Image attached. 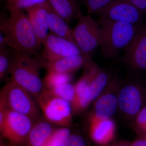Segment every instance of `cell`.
Here are the masks:
<instances>
[{
	"instance_id": "6da1fadb",
	"label": "cell",
	"mask_w": 146,
	"mask_h": 146,
	"mask_svg": "<svg viewBox=\"0 0 146 146\" xmlns=\"http://www.w3.org/2000/svg\"><path fill=\"white\" fill-rule=\"evenodd\" d=\"M7 17L5 11L1 16V33L5 35L9 47L14 51L29 55L39 56L42 44L36 36L27 15L23 11L9 10Z\"/></svg>"
},
{
	"instance_id": "7a4b0ae2",
	"label": "cell",
	"mask_w": 146,
	"mask_h": 146,
	"mask_svg": "<svg viewBox=\"0 0 146 146\" xmlns=\"http://www.w3.org/2000/svg\"><path fill=\"white\" fill-rule=\"evenodd\" d=\"M40 56L13 51L9 69L11 80L22 86L36 98L44 89L40 76Z\"/></svg>"
},
{
	"instance_id": "3957f363",
	"label": "cell",
	"mask_w": 146,
	"mask_h": 146,
	"mask_svg": "<svg viewBox=\"0 0 146 146\" xmlns=\"http://www.w3.org/2000/svg\"><path fill=\"white\" fill-rule=\"evenodd\" d=\"M98 21L104 33L100 53L108 59L117 57L120 51L126 48L143 25L111 21L102 17Z\"/></svg>"
},
{
	"instance_id": "277c9868",
	"label": "cell",
	"mask_w": 146,
	"mask_h": 146,
	"mask_svg": "<svg viewBox=\"0 0 146 146\" xmlns=\"http://www.w3.org/2000/svg\"><path fill=\"white\" fill-rule=\"evenodd\" d=\"M136 75L122 81L118 98V110L131 122L146 106V84Z\"/></svg>"
},
{
	"instance_id": "5b68a950",
	"label": "cell",
	"mask_w": 146,
	"mask_h": 146,
	"mask_svg": "<svg viewBox=\"0 0 146 146\" xmlns=\"http://www.w3.org/2000/svg\"><path fill=\"white\" fill-rule=\"evenodd\" d=\"M29 93L14 81L11 80L2 89L1 100L9 110L23 114L33 121L40 118V110Z\"/></svg>"
},
{
	"instance_id": "8992f818",
	"label": "cell",
	"mask_w": 146,
	"mask_h": 146,
	"mask_svg": "<svg viewBox=\"0 0 146 146\" xmlns=\"http://www.w3.org/2000/svg\"><path fill=\"white\" fill-rule=\"evenodd\" d=\"M72 29L74 42L82 53L91 55L104 41V33L99 21L91 15L82 14Z\"/></svg>"
},
{
	"instance_id": "52a82bcc",
	"label": "cell",
	"mask_w": 146,
	"mask_h": 146,
	"mask_svg": "<svg viewBox=\"0 0 146 146\" xmlns=\"http://www.w3.org/2000/svg\"><path fill=\"white\" fill-rule=\"evenodd\" d=\"M36 100L48 121L61 127L72 126L73 113L70 103L56 96L45 88Z\"/></svg>"
},
{
	"instance_id": "ba28073f",
	"label": "cell",
	"mask_w": 146,
	"mask_h": 146,
	"mask_svg": "<svg viewBox=\"0 0 146 146\" xmlns=\"http://www.w3.org/2000/svg\"><path fill=\"white\" fill-rule=\"evenodd\" d=\"M33 122L26 115L8 109L3 124L0 127L1 134L11 146H20L27 141Z\"/></svg>"
},
{
	"instance_id": "9c48e42d",
	"label": "cell",
	"mask_w": 146,
	"mask_h": 146,
	"mask_svg": "<svg viewBox=\"0 0 146 146\" xmlns=\"http://www.w3.org/2000/svg\"><path fill=\"white\" fill-rule=\"evenodd\" d=\"M119 75L112 76L106 87L94 101L90 117L105 120L112 119L118 110L119 91L122 82Z\"/></svg>"
},
{
	"instance_id": "30bf717a",
	"label": "cell",
	"mask_w": 146,
	"mask_h": 146,
	"mask_svg": "<svg viewBox=\"0 0 146 146\" xmlns=\"http://www.w3.org/2000/svg\"><path fill=\"white\" fill-rule=\"evenodd\" d=\"M123 62L135 75L146 72V23L142 25L125 49Z\"/></svg>"
},
{
	"instance_id": "8fae6325",
	"label": "cell",
	"mask_w": 146,
	"mask_h": 146,
	"mask_svg": "<svg viewBox=\"0 0 146 146\" xmlns=\"http://www.w3.org/2000/svg\"><path fill=\"white\" fill-rule=\"evenodd\" d=\"M42 45L43 49L39 56L42 60L46 61L83 54L75 43L51 32Z\"/></svg>"
},
{
	"instance_id": "7c38bea8",
	"label": "cell",
	"mask_w": 146,
	"mask_h": 146,
	"mask_svg": "<svg viewBox=\"0 0 146 146\" xmlns=\"http://www.w3.org/2000/svg\"><path fill=\"white\" fill-rule=\"evenodd\" d=\"M144 14L127 0H113L100 17L111 21L141 25Z\"/></svg>"
},
{
	"instance_id": "4fadbf2b",
	"label": "cell",
	"mask_w": 146,
	"mask_h": 146,
	"mask_svg": "<svg viewBox=\"0 0 146 146\" xmlns=\"http://www.w3.org/2000/svg\"><path fill=\"white\" fill-rule=\"evenodd\" d=\"M89 135L94 143L100 146H109L116 135V124L112 119L102 120L90 117Z\"/></svg>"
},
{
	"instance_id": "5bb4252c",
	"label": "cell",
	"mask_w": 146,
	"mask_h": 146,
	"mask_svg": "<svg viewBox=\"0 0 146 146\" xmlns=\"http://www.w3.org/2000/svg\"><path fill=\"white\" fill-rule=\"evenodd\" d=\"M91 55L84 54L67 56L52 61L42 60L41 68H44L48 72L72 74L83 67Z\"/></svg>"
},
{
	"instance_id": "9a60e30c",
	"label": "cell",
	"mask_w": 146,
	"mask_h": 146,
	"mask_svg": "<svg viewBox=\"0 0 146 146\" xmlns=\"http://www.w3.org/2000/svg\"><path fill=\"white\" fill-rule=\"evenodd\" d=\"M27 16L39 42L43 44L48 35L47 1L26 9Z\"/></svg>"
},
{
	"instance_id": "2e32d148",
	"label": "cell",
	"mask_w": 146,
	"mask_h": 146,
	"mask_svg": "<svg viewBox=\"0 0 146 146\" xmlns=\"http://www.w3.org/2000/svg\"><path fill=\"white\" fill-rule=\"evenodd\" d=\"M52 9L69 25L82 15L78 0H47Z\"/></svg>"
},
{
	"instance_id": "e0dca14e",
	"label": "cell",
	"mask_w": 146,
	"mask_h": 146,
	"mask_svg": "<svg viewBox=\"0 0 146 146\" xmlns=\"http://www.w3.org/2000/svg\"><path fill=\"white\" fill-rule=\"evenodd\" d=\"M83 71L80 78L74 84L75 95L73 101L82 98L84 97V93L86 87L95 78L99 72L101 67L91 56L86 60L83 65Z\"/></svg>"
},
{
	"instance_id": "ac0fdd59",
	"label": "cell",
	"mask_w": 146,
	"mask_h": 146,
	"mask_svg": "<svg viewBox=\"0 0 146 146\" xmlns=\"http://www.w3.org/2000/svg\"><path fill=\"white\" fill-rule=\"evenodd\" d=\"M48 11V25L51 33L75 43L73 35V30L68 24L56 13L47 1ZM76 44V43H75Z\"/></svg>"
},
{
	"instance_id": "d6986e66",
	"label": "cell",
	"mask_w": 146,
	"mask_h": 146,
	"mask_svg": "<svg viewBox=\"0 0 146 146\" xmlns=\"http://www.w3.org/2000/svg\"><path fill=\"white\" fill-rule=\"evenodd\" d=\"M112 76L110 71L101 68L93 81L85 89L84 96L86 100L90 103L94 101L107 86Z\"/></svg>"
},
{
	"instance_id": "ffe728a7",
	"label": "cell",
	"mask_w": 146,
	"mask_h": 146,
	"mask_svg": "<svg viewBox=\"0 0 146 146\" xmlns=\"http://www.w3.org/2000/svg\"><path fill=\"white\" fill-rule=\"evenodd\" d=\"M55 129L49 122H38L33 125L29 133L27 140L28 146H42L49 139Z\"/></svg>"
},
{
	"instance_id": "44dd1931",
	"label": "cell",
	"mask_w": 146,
	"mask_h": 146,
	"mask_svg": "<svg viewBox=\"0 0 146 146\" xmlns=\"http://www.w3.org/2000/svg\"><path fill=\"white\" fill-rule=\"evenodd\" d=\"M72 78L71 73H61L48 72L43 79L44 88L50 89L60 85L70 82Z\"/></svg>"
},
{
	"instance_id": "7402d4cb",
	"label": "cell",
	"mask_w": 146,
	"mask_h": 146,
	"mask_svg": "<svg viewBox=\"0 0 146 146\" xmlns=\"http://www.w3.org/2000/svg\"><path fill=\"white\" fill-rule=\"evenodd\" d=\"M69 127H61L56 129L49 139L42 146H64L71 135Z\"/></svg>"
},
{
	"instance_id": "603a6c76",
	"label": "cell",
	"mask_w": 146,
	"mask_h": 146,
	"mask_svg": "<svg viewBox=\"0 0 146 146\" xmlns=\"http://www.w3.org/2000/svg\"><path fill=\"white\" fill-rule=\"evenodd\" d=\"M47 89L56 96L65 100L70 103L72 102L74 97V84H71L70 83L65 84L51 89Z\"/></svg>"
},
{
	"instance_id": "cb8c5ba5",
	"label": "cell",
	"mask_w": 146,
	"mask_h": 146,
	"mask_svg": "<svg viewBox=\"0 0 146 146\" xmlns=\"http://www.w3.org/2000/svg\"><path fill=\"white\" fill-rule=\"evenodd\" d=\"M89 14L100 15L113 0H81Z\"/></svg>"
},
{
	"instance_id": "d4e9b609",
	"label": "cell",
	"mask_w": 146,
	"mask_h": 146,
	"mask_svg": "<svg viewBox=\"0 0 146 146\" xmlns=\"http://www.w3.org/2000/svg\"><path fill=\"white\" fill-rule=\"evenodd\" d=\"M131 124L138 137H146V106L139 112Z\"/></svg>"
},
{
	"instance_id": "484cf974",
	"label": "cell",
	"mask_w": 146,
	"mask_h": 146,
	"mask_svg": "<svg viewBox=\"0 0 146 146\" xmlns=\"http://www.w3.org/2000/svg\"><path fill=\"white\" fill-rule=\"evenodd\" d=\"M12 54H11L7 47L0 48V80L2 81L9 74L11 60Z\"/></svg>"
},
{
	"instance_id": "4316f807",
	"label": "cell",
	"mask_w": 146,
	"mask_h": 146,
	"mask_svg": "<svg viewBox=\"0 0 146 146\" xmlns=\"http://www.w3.org/2000/svg\"><path fill=\"white\" fill-rule=\"evenodd\" d=\"M47 0H7L6 8L9 10H25L32 7L40 4Z\"/></svg>"
},
{
	"instance_id": "83f0119b",
	"label": "cell",
	"mask_w": 146,
	"mask_h": 146,
	"mask_svg": "<svg viewBox=\"0 0 146 146\" xmlns=\"http://www.w3.org/2000/svg\"><path fill=\"white\" fill-rule=\"evenodd\" d=\"M64 146H87L82 136L77 134H71Z\"/></svg>"
},
{
	"instance_id": "f1b7e54d",
	"label": "cell",
	"mask_w": 146,
	"mask_h": 146,
	"mask_svg": "<svg viewBox=\"0 0 146 146\" xmlns=\"http://www.w3.org/2000/svg\"><path fill=\"white\" fill-rule=\"evenodd\" d=\"M142 13H146V0H127Z\"/></svg>"
},
{
	"instance_id": "f546056e",
	"label": "cell",
	"mask_w": 146,
	"mask_h": 146,
	"mask_svg": "<svg viewBox=\"0 0 146 146\" xmlns=\"http://www.w3.org/2000/svg\"><path fill=\"white\" fill-rule=\"evenodd\" d=\"M131 144V146H146V137H138Z\"/></svg>"
},
{
	"instance_id": "4dcf8cb0",
	"label": "cell",
	"mask_w": 146,
	"mask_h": 146,
	"mask_svg": "<svg viewBox=\"0 0 146 146\" xmlns=\"http://www.w3.org/2000/svg\"><path fill=\"white\" fill-rule=\"evenodd\" d=\"M109 146H131V142L127 141H120L112 144Z\"/></svg>"
},
{
	"instance_id": "1f68e13d",
	"label": "cell",
	"mask_w": 146,
	"mask_h": 146,
	"mask_svg": "<svg viewBox=\"0 0 146 146\" xmlns=\"http://www.w3.org/2000/svg\"><path fill=\"white\" fill-rule=\"evenodd\" d=\"M0 146H11L10 145L6 143L3 141V139H1V143H0Z\"/></svg>"
},
{
	"instance_id": "d6a6232c",
	"label": "cell",
	"mask_w": 146,
	"mask_h": 146,
	"mask_svg": "<svg viewBox=\"0 0 146 146\" xmlns=\"http://www.w3.org/2000/svg\"><path fill=\"white\" fill-rule=\"evenodd\" d=\"M4 1H6L7 0H4Z\"/></svg>"
},
{
	"instance_id": "836d02e7",
	"label": "cell",
	"mask_w": 146,
	"mask_h": 146,
	"mask_svg": "<svg viewBox=\"0 0 146 146\" xmlns=\"http://www.w3.org/2000/svg\"></svg>"
}]
</instances>
